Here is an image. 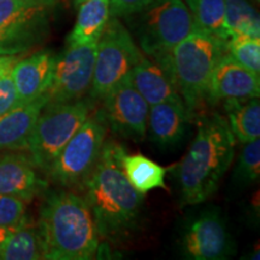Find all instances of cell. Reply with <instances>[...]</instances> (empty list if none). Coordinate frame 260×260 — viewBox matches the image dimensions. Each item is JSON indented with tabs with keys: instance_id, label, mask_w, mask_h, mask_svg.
<instances>
[{
	"instance_id": "obj_3",
	"label": "cell",
	"mask_w": 260,
	"mask_h": 260,
	"mask_svg": "<svg viewBox=\"0 0 260 260\" xmlns=\"http://www.w3.org/2000/svg\"><path fill=\"white\" fill-rule=\"evenodd\" d=\"M235 144L223 116L201 117L187 153L174 169L183 204H201L216 193L233 162Z\"/></svg>"
},
{
	"instance_id": "obj_22",
	"label": "cell",
	"mask_w": 260,
	"mask_h": 260,
	"mask_svg": "<svg viewBox=\"0 0 260 260\" xmlns=\"http://www.w3.org/2000/svg\"><path fill=\"white\" fill-rule=\"evenodd\" d=\"M2 260H38L42 258L38 225L29 222L14 230L0 245Z\"/></svg>"
},
{
	"instance_id": "obj_30",
	"label": "cell",
	"mask_w": 260,
	"mask_h": 260,
	"mask_svg": "<svg viewBox=\"0 0 260 260\" xmlns=\"http://www.w3.org/2000/svg\"><path fill=\"white\" fill-rule=\"evenodd\" d=\"M19 59H21V54L18 56H0V79L9 71H11L14 65Z\"/></svg>"
},
{
	"instance_id": "obj_4",
	"label": "cell",
	"mask_w": 260,
	"mask_h": 260,
	"mask_svg": "<svg viewBox=\"0 0 260 260\" xmlns=\"http://www.w3.org/2000/svg\"><path fill=\"white\" fill-rule=\"evenodd\" d=\"M226 53L225 40L195 28L168 53L152 59L169 75L191 112L207 100L211 75Z\"/></svg>"
},
{
	"instance_id": "obj_18",
	"label": "cell",
	"mask_w": 260,
	"mask_h": 260,
	"mask_svg": "<svg viewBox=\"0 0 260 260\" xmlns=\"http://www.w3.org/2000/svg\"><path fill=\"white\" fill-rule=\"evenodd\" d=\"M129 80L149 106L169 100L182 99L160 65L145 56L136 64Z\"/></svg>"
},
{
	"instance_id": "obj_27",
	"label": "cell",
	"mask_w": 260,
	"mask_h": 260,
	"mask_svg": "<svg viewBox=\"0 0 260 260\" xmlns=\"http://www.w3.org/2000/svg\"><path fill=\"white\" fill-rule=\"evenodd\" d=\"M27 220V201L0 194V230L12 233Z\"/></svg>"
},
{
	"instance_id": "obj_12",
	"label": "cell",
	"mask_w": 260,
	"mask_h": 260,
	"mask_svg": "<svg viewBox=\"0 0 260 260\" xmlns=\"http://www.w3.org/2000/svg\"><path fill=\"white\" fill-rule=\"evenodd\" d=\"M102 100L103 107L99 112L113 133L134 141L145 139L149 105L129 79L113 88Z\"/></svg>"
},
{
	"instance_id": "obj_11",
	"label": "cell",
	"mask_w": 260,
	"mask_h": 260,
	"mask_svg": "<svg viewBox=\"0 0 260 260\" xmlns=\"http://www.w3.org/2000/svg\"><path fill=\"white\" fill-rule=\"evenodd\" d=\"M186 258L224 260L235 253V243L223 216L217 209L205 210L187 225L181 240Z\"/></svg>"
},
{
	"instance_id": "obj_17",
	"label": "cell",
	"mask_w": 260,
	"mask_h": 260,
	"mask_svg": "<svg viewBox=\"0 0 260 260\" xmlns=\"http://www.w3.org/2000/svg\"><path fill=\"white\" fill-rule=\"evenodd\" d=\"M47 103L48 94L45 93L38 99L22 104L0 116V151L27 148L29 136Z\"/></svg>"
},
{
	"instance_id": "obj_32",
	"label": "cell",
	"mask_w": 260,
	"mask_h": 260,
	"mask_svg": "<svg viewBox=\"0 0 260 260\" xmlns=\"http://www.w3.org/2000/svg\"><path fill=\"white\" fill-rule=\"evenodd\" d=\"M56 2H58V0H56Z\"/></svg>"
},
{
	"instance_id": "obj_6",
	"label": "cell",
	"mask_w": 260,
	"mask_h": 260,
	"mask_svg": "<svg viewBox=\"0 0 260 260\" xmlns=\"http://www.w3.org/2000/svg\"><path fill=\"white\" fill-rule=\"evenodd\" d=\"M124 18L134 30L141 50L152 58L168 53L195 29L183 0H155Z\"/></svg>"
},
{
	"instance_id": "obj_24",
	"label": "cell",
	"mask_w": 260,
	"mask_h": 260,
	"mask_svg": "<svg viewBox=\"0 0 260 260\" xmlns=\"http://www.w3.org/2000/svg\"><path fill=\"white\" fill-rule=\"evenodd\" d=\"M225 27L229 38L234 35L260 38L259 15L247 0H226Z\"/></svg>"
},
{
	"instance_id": "obj_26",
	"label": "cell",
	"mask_w": 260,
	"mask_h": 260,
	"mask_svg": "<svg viewBox=\"0 0 260 260\" xmlns=\"http://www.w3.org/2000/svg\"><path fill=\"white\" fill-rule=\"evenodd\" d=\"M260 175V140L243 144L239 157L235 180L242 184H249L258 181Z\"/></svg>"
},
{
	"instance_id": "obj_29",
	"label": "cell",
	"mask_w": 260,
	"mask_h": 260,
	"mask_svg": "<svg viewBox=\"0 0 260 260\" xmlns=\"http://www.w3.org/2000/svg\"><path fill=\"white\" fill-rule=\"evenodd\" d=\"M155 0H110V16L111 17H126L141 11Z\"/></svg>"
},
{
	"instance_id": "obj_9",
	"label": "cell",
	"mask_w": 260,
	"mask_h": 260,
	"mask_svg": "<svg viewBox=\"0 0 260 260\" xmlns=\"http://www.w3.org/2000/svg\"><path fill=\"white\" fill-rule=\"evenodd\" d=\"M106 139V123L100 112L89 115L47 172L63 188H82L95 168Z\"/></svg>"
},
{
	"instance_id": "obj_25",
	"label": "cell",
	"mask_w": 260,
	"mask_h": 260,
	"mask_svg": "<svg viewBox=\"0 0 260 260\" xmlns=\"http://www.w3.org/2000/svg\"><path fill=\"white\" fill-rule=\"evenodd\" d=\"M228 54L252 73L260 75V38L234 35L226 41Z\"/></svg>"
},
{
	"instance_id": "obj_13",
	"label": "cell",
	"mask_w": 260,
	"mask_h": 260,
	"mask_svg": "<svg viewBox=\"0 0 260 260\" xmlns=\"http://www.w3.org/2000/svg\"><path fill=\"white\" fill-rule=\"evenodd\" d=\"M259 74L246 69L226 53L211 75L207 99L212 103L242 102L259 98Z\"/></svg>"
},
{
	"instance_id": "obj_8",
	"label": "cell",
	"mask_w": 260,
	"mask_h": 260,
	"mask_svg": "<svg viewBox=\"0 0 260 260\" xmlns=\"http://www.w3.org/2000/svg\"><path fill=\"white\" fill-rule=\"evenodd\" d=\"M142 56L128 28L117 17H110L96 44L90 98L103 99L128 80Z\"/></svg>"
},
{
	"instance_id": "obj_23",
	"label": "cell",
	"mask_w": 260,
	"mask_h": 260,
	"mask_svg": "<svg viewBox=\"0 0 260 260\" xmlns=\"http://www.w3.org/2000/svg\"><path fill=\"white\" fill-rule=\"evenodd\" d=\"M194 25L205 32L228 41L226 0H186Z\"/></svg>"
},
{
	"instance_id": "obj_20",
	"label": "cell",
	"mask_w": 260,
	"mask_h": 260,
	"mask_svg": "<svg viewBox=\"0 0 260 260\" xmlns=\"http://www.w3.org/2000/svg\"><path fill=\"white\" fill-rule=\"evenodd\" d=\"M122 167L128 181L141 194L154 189H167L165 174L167 169L162 168L144 154H128L125 152L122 157Z\"/></svg>"
},
{
	"instance_id": "obj_10",
	"label": "cell",
	"mask_w": 260,
	"mask_h": 260,
	"mask_svg": "<svg viewBox=\"0 0 260 260\" xmlns=\"http://www.w3.org/2000/svg\"><path fill=\"white\" fill-rule=\"evenodd\" d=\"M96 42L68 44L65 50L56 54L53 77L47 90L48 103H70L80 100L92 86Z\"/></svg>"
},
{
	"instance_id": "obj_28",
	"label": "cell",
	"mask_w": 260,
	"mask_h": 260,
	"mask_svg": "<svg viewBox=\"0 0 260 260\" xmlns=\"http://www.w3.org/2000/svg\"><path fill=\"white\" fill-rule=\"evenodd\" d=\"M22 105L19 103L11 71L0 79V116L11 111L15 107Z\"/></svg>"
},
{
	"instance_id": "obj_14",
	"label": "cell",
	"mask_w": 260,
	"mask_h": 260,
	"mask_svg": "<svg viewBox=\"0 0 260 260\" xmlns=\"http://www.w3.org/2000/svg\"><path fill=\"white\" fill-rule=\"evenodd\" d=\"M47 182L39 176L37 167L27 154H0V194L30 201L46 190Z\"/></svg>"
},
{
	"instance_id": "obj_1",
	"label": "cell",
	"mask_w": 260,
	"mask_h": 260,
	"mask_svg": "<svg viewBox=\"0 0 260 260\" xmlns=\"http://www.w3.org/2000/svg\"><path fill=\"white\" fill-rule=\"evenodd\" d=\"M125 152L115 141L104 142L95 168L82 187L99 237L110 242H121L134 233L144 206V194L130 184L123 170Z\"/></svg>"
},
{
	"instance_id": "obj_15",
	"label": "cell",
	"mask_w": 260,
	"mask_h": 260,
	"mask_svg": "<svg viewBox=\"0 0 260 260\" xmlns=\"http://www.w3.org/2000/svg\"><path fill=\"white\" fill-rule=\"evenodd\" d=\"M56 54L45 50L19 59L11 70L21 104L30 103L47 93L53 77Z\"/></svg>"
},
{
	"instance_id": "obj_16",
	"label": "cell",
	"mask_w": 260,
	"mask_h": 260,
	"mask_svg": "<svg viewBox=\"0 0 260 260\" xmlns=\"http://www.w3.org/2000/svg\"><path fill=\"white\" fill-rule=\"evenodd\" d=\"M190 111L183 100H169L151 105L147 117L149 139L161 147H170L183 140Z\"/></svg>"
},
{
	"instance_id": "obj_7",
	"label": "cell",
	"mask_w": 260,
	"mask_h": 260,
	"mask_svg": "<svg viewBox=\"0 0 260 260\" xmlns=\"http://www.w3.org/2000/svg\"><path fill=\"white\" fill-rule=\"evenodd\" d=\"M56 0H0V56H18L46 40Z\"/></svg>"
},
{
	"instance_id": "obj_5",
	"label": "cell",
	"mask_w": 260,
	"mask_h": 260,
	"mask_svg": "<svg viewBox=\"0 0 260 260\" xmlns=\"http://www.w3.org/2000/svg\"><path fill=\"white\" fill-rule=\"evenodd\" d=\"M93 104L80 99L70 103H47L29 136L25 151L39 170L47 172L58 154L88 118Z\"/></svg>"
},
{
	"instance_id": "obj_21",
	"label": "cell",
	"mask_w": 260,
	"mask_h": 260,
	"mask_svg": "<svg viewBox=\"0 0 260 260\" xmlns=\"http://www.w3.org/2000/svg\"><path fill=\"white\" fill-rule=\"evenodd\" d=\"M228 124L242 144L260 138V103L258 98L242 102H225Z\"/></svg>"
},
{
	"instance_id": "obj_31",
	"label": "cell",
	"mask_w": 260,
	"mask_h": 260,
	"mask_svg": "<svg viewBox=\"0 0 260 260\" xmlns=\"http://www.w3.org/2000/svg\"><path fill=\"white\" fill-rule=\"evenodd\" d=\"M74 2H75V5H76V6H80L81 4H82L83 2H86V0H74Z\"/></svg>"
},
{
	"instance_id": "obj_2",
	"label": "cell",
	"mask_w": 260,
	"mask_h": 260,
	"mask_svg": "<svg viewBox=\"0 0 260 260\" xmlns=\"http://www.w3.org/2000/svg\"><path fill=\"white\" fill-rule=\"evenodd\" d=\"M42 258L89 260L99 248V234L89 205L69 189L45 195L39 213Z\"/></svg>"
},
{
	"instance_id": "obj_19",
	"label": "cell",
	"mask_w": 260,
	"mask_h": 260,
	"mask_svg": "<svg viewBox=\"0 0 260 260\" xmlns=\"http://www.w3.org/2000/svg\"><path fill=\"white\" fill-rule=\"evenodd\" d=\"M79 8L76 23L68 37V44L96 42L111 17L110 0H86Z\"/></svg>"
}]
</instances>
